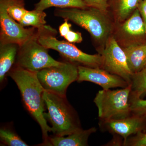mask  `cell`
Instances as JSON below:
<instances>
[{"mask_svg":"<svg viewBox=\"0 0 146 146\" xmlns=\"http://www.w3.org/2000/svg\"><path fill=\"white\" fill-rule=\"evenodd\" d=\"M8 74L16 82L21 91L23 101L31 115L39 124L42 129L43 142L41 145L48 146V132L52 128L45 117L44 89L37 76V72L25 70L15 65Z\"/></svg>","mask_w":146,"mask_h":146,"instance_id":"obj_1","label":"cell"},{"mask_svg":"<svg viewBox=\"0 0 146 146\" xmlns=\"http://www.w3.org/2000/svg\"><path fill=\"white\" fill-rule=\"evenodd\" d=\"M108 13L91 7L57 8L54 12L56 16L72 21L87 31L100 46L98 52L104 48L115 31V21Z\"/></svg>","mask_w":146,"mask_h":146,"instance_id":"obj_2","label":"cell"},{"mask_svg":"<svg viewBox=\"0 0 146 146\" xmlns=\"http://www.w3.org/2000/svg\"><path fill=\"white\" fill-rule=\"evenodd\" d=\"M43 98L48 111L45 117L51 124L55 136H68L82 128L77 113L66 97L45 90Z\"/></svg>","mask_w":146,"mask_h":146,"instance_id":"obj_3","label":"cell"},{"mask_svg":"<svg viewBox=\"0 0 146 146\" xmlns=\"http://www.w3.org/2000/svg\"><path fill=\"white\" fill-rule=\"evenodd\" d=\"M131 85L117 90H100L94 102L98 110L100 121L120 119L132 115L129 96Z\"/></svg>","mask_w":146,"mask_h":146,"instance_id":"obj_4","label":"cell"},{"mask_svg":"<svg viewBox=\"0 0 146 146\" xmlns=\"http://www.w3.org/2000/svg\"><path fill=\"white\" fill-rule=\"evenodd\" d=\"M50 27L45 26L37 35L19 46L15 65L37 72L45 68L58 66L63 63L52 58L49 54L48 49L38 42L39 36Z\"/></svg>","mask_w":146,"mask_h":146,"instance_id":"obj_5","label":"cell"},{"mask_svg":"<svg viewBox=\"0 0 146 146\" xmlns=\"http://www.w3.org/2000/svg\"><path fill=\"white\" fill-rule=\"evenodd\" d=\"M57 34L56 30L52 28L42 33L38 42L48 49L59 52L67 61L78 65L102 68V59L100 54L92 55L84 52L72 43L58 40L55 37Z\"/></svg>","mask_w":146,"mask_h":146,"instance_id":"obj_6","label":"cell"},{"mask_svg":"<svg viewBox=\"0 0 146 146\" xmlns=\"http://www.w3.org/2000/svg\"><path fill=\"white\" fill-rule=\"evenodd\" d=\"M78 65L70 61L45 68L37 72V76L45 91L66 97L70 84L77 80Z\"/></svg>","mask_w":146,"mask_h":146,"instance_id":"obj_7","label":"cell"},{"mask_svg":"<svg viewBox=\"0 0 146 146\" xmlns=\"http://www.w3.org/2000/svg\"><path fill=\"white\" fill-rule=\"evenodd\" d=\"M0 44H14L19 46L37 35L45 27L25 28L9 15L3 1H0Z\"/></svg>","mask_w":146,"mask_h":146,"instance_id":"obj_8","label":"cell"},{"mask_svg":"<svg viewBox=\"0 0 146 146\" xmlns=\"http://www.w3.org/2000/svg\"><path fill=\"white\" fill-rule=\"evenodd\" d=\"M99 54L101 55L102 59L101 68L119 76L131 84L133 74L128 66L123 48L113 35L110 37L104 48Z\"/></svg>","mask_w":146,"mask_h":146,"instance_id":"obj_9","label":"cell"},{"mask_svg":"<svg viewBox=\"0 0 146 146\" xmlns=\"http://www.w3.org/2000/svg\"><path fill=\"white\" fill-rule=\"evenodd\" d=\"M99 125L102 131L109 132L113 136L122 139L123 145L130 136L146 132V116L132 114L120 119L99 121Z\"/></svg>","mask_w":146,"mask_h":146,"instance_id":"obj_10","label":"cell"},{"mask_svg":"<svg viewBox=\"0 0 146 146\" xmlns=\"http://www.w3.org/2000/svg\"><path fill=\"white\" fill-rule=\"evenodd\" d=\"M78 82L88 81L98 84L103 89L123 88L129 85L122 78L111 74L102 68L78 65Z\"/></svg>","mask_w":146,"mask_h":146,"instance_id":"obj_11","label":"cell"},{"mask_svg":"<svg viewBox=\"0 0 146 146\" xmlns=\"http://www.w3.org/2000/svg\"><path fill=\"white\" fill-rule=\"evenodd\" d=\"M117 30L116 37H114L117 42H123L124 47L141 43L138 39L145 35L146 27L138 9L123 23L119 24Z\"/></svg>","mask_w":146,"mask_h":146,"instance_id":"obj_12","label":"cell"},{"mask_svg":"<svg viewBox=\"0 0 146 146\" xmlns=\"http://www.w3.org/2000/svg\"><path fill=\"white\" fill-rule=\"evenodd\" d=\"M95 127L84 130L81 129L73 132L67 137L54 136L49 137L48 146H88L89 136L96 131Z\"/></svg>","mask_w":146,"mask_h":146,"instance_id":"obj_13","label":"cell"},{"mask_svg":"<svg viewBox=\"0 0 146 146\" xmlns=\"http://www.w3.org/2000/svg\"><path fill=\"white\" fill-rule=\"evenodd\" d=\"M143 0H109L108 12L115 24L123 23L138 8Z\"/></svg>","mask_w":146,"mask_h":146,"instance_id":"obj_14","label":"cell"},{"mask_svg":"<svg viewBox=\"0 0 146 146\" xmlns=\"http://www.w3.org/2000/svg\"><path fill=\"white\" fill-rule=\"evenodd\" d=\"M129 68L132 74L139 72L146 66V44H134L123 48Z\"/></svg>","mask_w":146,"mask_h":146,"instance_id":"obj_15","label":"cell"},{"mask_svg":"<svg viewBox=\"0 0 146 146\" xmlns=\"http://www.w3.org/2000/svg\"><path fill=\"white\" fill-rule=\"evenodd\" d=\"M19 46L14 44H0V82L2 83L16 60Z\"/></svg>","mask_w":146,"mask_h":146,"instance_id":"obj_16","label":"cell"},{"mask_svg":"<svg viewBox=\"0 0 146 146\" xmlns=\"http://www.w3.org/2000/svg\"><path fill=\"white\" fill-rule=\"evenodd\" d=\"M35 6V9L43 11L51 7L57 8H85L89 7L82 0H40Z\"/></svg>","mask_w":146,"mask_h":146,"instance_id":"obj_17","label":"cell"},{"mask_svg":"<svg viewBox=\"0 0 146 146\" xmlns=\"http://www.w3.org/2000/svg\"><path fill=\"white\" fill-rule=\"evenodd\" d=\"M130 98L143 99L146 95V66L142 70L133 74Z\"/></svg>","mask_w":146,"mask_h":146,"instance_id":"obj_18","label":"cell"},{"mask_svg":"<svg viewBox=\"0 0 146 146\" xmlns=\"http://www.w3.org/2000/svg\"><path fill=\"white\" fill-rule=\"evenodd\" d=\"M46 14L43 11L35 9L27 10L19 23L24 27L31 26L37 29H41L46 25L45 20Z\"/></svg>","mask_w":146,"mask_h":146,"instance_id":"obj_19","label":"cell"},{"mask_svg":"<svg viewBox=\"0 0 146 146\" xmlns=\"http://www.w3.org/2000/svg\"><path fill=\"white\" fill-rule=\"evenodd\" d=\"M0 139L2 143L9 146H27L18 134L8 128H1L0 129Z\"/></svg>","mask_w":146,"mask_h":146,"instance_id":"obj_20","label":"cell"},{"mask_svg":"<svg viewBox=\"0 0 146 146\" xmlns=\"http://www.w3.org/2000/svg\"><path fill=\"white\" fill-rule=\"evenodd\" d=\"M6 10L9 15L15 21L20 23L27 10L25 5L15 2L13 0H5Z\"/></svg>","mask_w":146,"mask_h":146,"instance_id":"obj_21","label":"cell"},{"mask_svg":"<svg viewBox=\"0 0 146 146\" xmlns=\"http://www.w3.org/2000/svg\"><path fill=\"white\" fill-rule=\"evenodd\" d=\"M129 103L132 114L146 116V100L129 98Z\"/></svg>","mask_w":146,"mask_h":146,"instance_id":"obj_22","label":"cell"},{"mask_svg":"<svg viewBox=\"0 0 146 146\" xmlns=\"http://www.w3.org/2000/svg\"><path fill=\"white\" fill-rule=\"evenodd\" d=\"M124 146H146V132H141L128 138Z\"/></svg>","mask_w":146,"mask_h":146,"instance_id":"obj_23","label":"cell"},{"mask_svg":"<svg viewBox=\"0 0 146 146\" xmlns=\"http://www.w3.org/2000/svg\"><path fill=\"white\" fill-rule=\"evenodd\" d=\"M89 7H93L104 12L109 13V0H82Z\"/></svg>","mask_w":146,"mask_h":146,"instance_id":"obj_24","label":"cell"},{"mask_svg":"<svg viewBox=\"0 0 146 146\" xmlns=\"http://www.w3.org/2000/svg\"><path fill=\"white\" fill-rule=\"evenodd\" d=\"M64 38L67 42L72 43H81L83 40L81 33L78 32H75L71 30L68 32Z\"/></svg>","mask_w":146,"mask_h":146,"instance_id":"obj_25","label":"cell"},{"mask_svg":"<svg viewBox=\"0 0 146 146\" xmlns=\"http://www.w3.org/2000/svg\"><path fill=\"white\" fill-rule=\"evenodd\" d=\"M68 20H65L64 23L60 25L59 27V32L60 35L65 37L68 32L71 30L72 25L68 23Z\"/></svg>","mask_w":146,"mask_h":146,"instance_id":"obj_26","label":"cell"},{"mask_svg":"<svg viewBox=\"0 0 146 146\" xmlns=\"http://www.w3.org/2000/svg\"><path fill=\"white\" fill-rule=\"evenodd\" d=\"M137 9L139 10L146 27V0H143Z\"/></svg>","mask_w":146,"mask_h":146,"instance_id":"obj_27","label":"cell"},{"mask_svg":"<svg viewBox=\"0 0 146 146\" xmlns=\"http://www.w3.org/2000/svg\"><path fill=\"white\" fill-rule=\"evenodd\" d=\"M15 2L25 5V0H13Z\"/></svg>","mask_w":146,"mask_h":146,"instance_id":"obj_28","label":"cell"},{"mask_svg":"<svg viewBox=\"0 0 146 146\" xmlns=\"http://www.w3.org/2000/svg\"><path fill=\"white\" fill-rule=\"evenodd\" d=\"M1 1H5V0H1Z\"/></svg>","mask_w":146,"mask_h":146,"instance_id":"obj_29","label":"cell"}]
</instances>
